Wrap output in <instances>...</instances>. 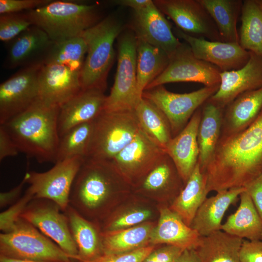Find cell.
I'll return each mask as SVG.
<instances>
[{
	"label": "cell",
	"instance_id": "681fc988",
	"mask_svg": "<svg viewBox=\"0 0 262 262\" xmlns=\"http://www.w3.org/2000/svg\"><path fill=\"white\" fill-rule=\"evenodd\" d=\"M151 0H118L113 3L116 5L132 8L134 11L139 10L149 3Z\"/></svg>",
	"mask_w": 262,
	"mask_h": 262
},
{
	"label": "cell",
	"instance_id": "d590c367",
	"mask_svg": "<svg viewBox=\"0 0 262 262\" xmlns=\"http://www.w3.org/2000/svg\"><path fill=\"white\" fill-rule=\"evenodd\" d=\"M87 53V45L81 36L53 42L44 54L42 64H58L81 73Z\"/></svg>",
	"mask_w": 262,
	"mask_h": 262
},
{
	"label": "cell",
	"instance_id": "8d00e7d4",
	"mask_svg": "<svg viewBox=\"0 0 262 262\" xmlns=\"http://www.w3.org/2000/svg\"><path fill=\"white\" fill-rule=\"evenodd\" d=\"M134 112L141 128L165 150L172 135L169 122L164 114L142 97Z\"/></svg>",
	"mask_w": 262,
	"mask_h": 262
},
{
	"label": "cell",
	"instance_id": "30bf717a",
	"mask_svg": "<svg viewBox=\"0 0 262 262\" xmlns=\"http://www.w3.org/2000/svg\"><path fill=\"white\" fill-rule=\"evenodd\" d=\"M84 160L75 157L57 162L53 167L44 172H26L27 183L29 186L26 192L33 199L54 201L65 212L69 205L73 183Z\"/></svg>",
	"mask_w": 262,
	"mask_h": 262
},
{
	"label": "cell",
	"instance_id": "f5cc1de1",
	"mask_svg": "<svg viewBox=\"0 0 262 262\" xmlns=\"http://www.w3.org/2000/svg\"></svg>",
	"mask_w": 262,
	"mask_h": 262
},
{
	"label": "cell",
	"instance_id": "9a60e30c",
	"mask_svg": "<svg viewBox=\"0 0 262 262\" xmlns=\"http://www.w3.org/2000/svg\"><path fill=\"white\" fill-rule=\"evenodd\" d=\"M153 2L186 33L208 40L221 41L213 20L199 0H155Z\"/></svg>",
	"mask_w": 262,
	"mask_h": 262
},
{
	"label": "cell",
	"instance_id": "f6af8a7d",
	"mask_svg": "<svg viewBox=\"0 0 262 262\" xmlns=\"http://www.w3.org/2000/svg\"><path fill=\"white\" fill-rule=\"evenodd\" d=\"M240 262H262V240L244 239L239 255Z\"/></svg>",
	"mask_w": 262,
	"mask_h": 262
},
{
	"label": "cell",
	"instance_id": "ee69618b",
	"mask_svg": "<svg viewBox=\"0 0 262 262\" xmlns=\"http://www.w3.org/2000/svg\"><path fill=\"white\" fill-rule=\"evenodd\" d=\"M183 250L174 246L165 245L160 247L155 248L143 262H175Z\"/></svg>",
	"mask_w": 262,
	"mask_h": 262
},
{
	"label": "cell",
	"instance_id": "7402d4cb",
	"mask_svg": "<svg viewBox=\"0 0 262 262\" xmlns=\"http://www.w3.org/2000/svg\"><path fill=\"white\" fill-rule=\"evenodd\" d=\"M52 42L43 30L32 25L9 42L5 67L13 69L42 64V58Z\"/></svg>",
	"mask_w": 262,
	"mask_h": 262
},
{
	"label": "cell",
	"instance_id": "3957f363",
	"mask_svg": "<svg viewBox=\"0 0 262 262\" xmlns=\"http://www.w3.org/2000/svg\"><path fill=\"white\" fill-rule=\"evenodd\" d=\"M60 107L39 98L23 113L3 125L19 152L40 163H56L60 136Z\"/></svg>",
	"mask_w": 262,
	"mask_h": 262
},
{
	"label": "cell",
	"instance_id": "6da1fadb",
	"mask_svg": "<svg viewBox=\"0 0 262 262\" xmlns=\"http://www.w3.org/2000/svg\"><path fill=\"white\" fill-rule=\"evenodd\" d=\"M203 174L208 193L246 188L262 175V111L245 130L220 137Z\"/></svg>",
	"mask_w": 262,
	"mask_h": 262
},
{
	"label": "cell",
	"instance_id": "4316f807",
	"mask_svg": "<svg viewBox=\"0 0 262 262\" xmlns=\"http://www.w3.org/2000/svg\"><path fill=\"white\" fill-rule=\"evenodd\" d=\"M64 213L78 248V261L89 262L102 255V231L97 224L84 217L69 204Z\"/></svg>",
	"mask_w": 262,
	"mask_h": 262
},
{
	"label": "cell",
	"instance_id": "7c38bea8",
	"mask_svg": "<svg viewBox=\"0 0 262 262\" xmlns=\"http://www.w3.org/2000/svg\"><path fill=\"white\" fill-rule=\"evenodd\" d=\"M142 129L112 160L126 181L135 187L166 154Z\"/></svg>",
	"mask_w": 262,
	"mask_h": 262
},
{
	"label": "cell",
	"instance_id": "8992f818",
	"mask_svg": "<svg viewBox=\"0 0 262 262\" xmlns=\"http://www.w3.org/2000/svg\"><path fill=\"white\" fill-rule=\"evenodd\" d=\"M134 111L103 110L93 120L85 158L112 161L141 130Z\"/></svg>",
	"mask_w": 262,
	"mask_h": 262
},
{
	"label": "cell",
	"instance_id": "5bb4252c",
	"mask_svg": "<svg viewBox=\"0 0 262 262\" xmlns=\"http://www.w3.org/2000/svg\"><path fill=\"white\" fill-rule=\"evenodd\" d=\"M221 72L216 66L196 58L189 46L182 43L170 58L169 64L164 71L150 82L145 90L176 82H197L204 86L220 85Z\"/></svg>",
	"mask_w": 262,
	"mask_h": 262
},
{
	"label": "cell",
	"instance_id": "d6a6232c",
	"mask_svg": "<svg viewBox=\"0 0 262 262\" xmlns=\"http://www.w3.org/2000/svg\"><path fill=\"white\" fill-rule=\"evenodd\" d=\"M155 225L147 221L127 229L102 231L103 254L126 252L150 245V236Z\"/></svg>",
	"mask_w": 262,
	"mask_h": 262
},
{
	"label": "cell",
	"instance_id": "1f68e13d",
	"mask_svg": "<svg viewBox=\"0 0 262 262\" xmlns=\"http://www.w3.org/2000/svg\"><path fill=\"white\" fill-rule=\"evenodd\" d=\"M213 20L221 42L239 43L237 29L242 0H199Z\"/></svg>",
	"mask_w": 262,
	"mask_h": 262
},
{
	"label": "cell",
	"instance_id": "60d3db41",
	"mask_svg": "<svg viewBox=\"0 0 262 262\" xmlns=\"http://www.w3.org/2000/svg\"><path fill=\"white\" fill-rule=\"evenodd\" d=\"M33 199V196L28 192L16 202L11 205L8 209L0 214V229L2 232H7L12 230L28 204Z\"/></svg>",
	"mask_w": 262,
	"mask_h": 262
},
{
	"label": "cell",
	"instance_id": "f35d334b",
	"mask_svg": "<svg viewBox=\"0 0 262 262\" xmlns=\"http://www.w3.org/2000/svg\"><path fill=\"white\" fill-rule=\"evenodd\" d=\"M152 215L145 208H134L119 214H112L104 221L102 231H113L132 227L147 222Z\"/></svg>",
	"mask_w": 262,
	"mask_h": 262
},
{
	"label": "cell",
	"instance_id": "e0dca14e",
	"mask_svg": "<svg viewBox=\"0 0 262 262\" xmlns=\"http://www.w3.org/2000/svg\"><path fill=\"white\" fill-rule=\"evenodd\" d=\"M134 12L136 37L161 49L170 58L173 56L182 43L174 35L170 23L153 1Z\"/></svg>",
	"mask_w": 262,
	"mask_h": 262
},
{
	"label": "cell",
	"instance_id": "bcb514c9",
	"mask_svg": "<svg viewBox=\"0 0 262 262\" xmlns=\"http://www.w3.org/2000/svg\"><path fill=\"white\" fill-rule=\"evenodd\" d=\"M18 148L3 125H0V161L8 157L16 156Z\"/></svg>",
	"mask_w": 262,
	"mask_h": 262
},
{
	"label": "cell",
	"instance_id": "7dc6e473",
	"mask_svg": "<svg viewBox=\"0 0 262 262\" xmlns=\"http://www.w3.org/2000/svg\"><path fill=\"white\" fill-rule=\"evenodd\" d=\"M246 189L262 221V175L249 184Z\"/></svg>",
	"mask_w": 262,
	"mask_h": 262
},
{
	"label": "cell",
	"instance_id": "2e32d148",
	"mask_svg": "<svg viewBox=\"0 0 262 262\" xmlns=\"http://www.w3.org/2000/svg\"><path fill=\"white\" fill-rule=\"evenodd\" d=\"M175 33L187 43L196 58L216 66L221 72L241 68L249 59L250 51L243 49L239 43L197 38L178 28L175 29Z\"/></svg>",
	"mask_w": 262,
	"mask_h": 262
},
{
	"label": "cell",
	"instance_id": "484cf974",
	"mask_svg": "<svg viewBox=\"0 0 262 262\" xmlns=\"http://www.w3.org/2000/svg\"><path fill=\"white\" fill-rule=\"evenodd\" d=\"M185 184L171 158L166 153L135 187L137 191L162 196L172 202Z\"/></svg>",
	"mask_w": 262,
	"mask_h": 262
},
{
	"label": "cell",
	"instance_id": "cb8c5ba5",
	"mask_svg": "<svg viewBox=\"0 0 262 262\" xmlns=\"http://www.w3.org/2000/svg\"><path fill=\"white\" fill-rule=\"evenodd\" d=\"M262 111V87L244 92L224 108L221 136L239 132L250 126Z\"/></svg>",
	"mask_w": 262,
	"mask_h": 262
},
{
	"label": "cell",
	"instance_id": "603a6c76",
	"mask_svg": "<svg viewBox=\"0 0 262 262\" xmlns=\"http://www.w3.org/2000/svg\"><path fill=\"white\" fill-rule=\"evenodd\" d=\"M200 237L169 206H163L159 209L158 222L152 230L149 244L172 245L183 249H195Z\"/></svg>",
	"mask_w": 262,
	"mask_h": 262
},
{
	"label": "cell",
	"instance_id": "52a82bcc",
	"mask_svg": "<svg viewBox=\"0 0 262 262\" xmlns=\"http://www.w3.org/2000/svg\"><path fill=\"white\" fill-rule=\"evenodd\" d=\"M0 256L20 260L72 262L57 244L21 218L11 230L0 234Z\"/></svg>",
	"mask_w": 262,
	"mask_h": 262
},
{
	"label": "cell",
	"instance_id": "e575fe53",
	"mask_svg": "<svg viewBox=\"0 0 262 262\" xmlns=\"http://www.w3.org/2000/svg\"><path fill=\"white\" fill-rule=\"evenodd\" d=\"M239 44L262 57V0H243Z\"/></svg>",
	"mask_w": 262,
	"mask_h": 262
},
{
	"label": "cell",
	"instance_id": "ba28073f",
	"mask_svg": "<svg viewBox=\"0 0 262 262\" xmlns=\"http://www.w3.org/2000/svg\"><path fill=\"white\" fill-rule=\"evenodd\" d=\"M120 37L115 82L103 109L108 112L134 111L142 98L137 90L136 35L128 32Z\"/></svg>",
	"mask_w": 262,
	"mask_h": 262
},
{
	"label": "cell",
	"instance_id": "836d02e7",
	"mask_svg": "<svg viewBox=\"0 0 262 262\" xmlns=\"http://www.w3.org/2000/svg\"><path fill=\"white\" fill-rule=\"evenodd\" d=\"M169 61L164 50L137 38V82L140 97L147 86L164 71Z\"/></svg>",
	"mask_w": 262,
	"mask_h": 262
},
{
	"label": "cell",
	"instance_id": "f546056e",
	"mask_svg": "<svg viewBox=\"0 0 262 262\" xmlns=\"http://www.w3.org/2000/svg\"><path fill=\"white\" fill-rule=\"evenodd\" d=\"M244 239L222 230L200 237L195 249L200 262H240Z\"/></svg>",
	"mask_w": 262,
	"mask_h": 262
},
{
	"label": "cell",
	"instance_id": "8fae6325",
	"mask_svg": "<svg viewBox=\"0 0 262 262\" xmlns=\"http://www.w3.org/2000/svg\"><path fill=\"white\" fill-rule=\"evenodd\" d=\"M20 217L53 241L72 260L78 261V250L71 233L67 217L55 202L47 199H33Z\"/></svg>",
	"mask_w": 262,
	"mask_h": 262
},
{
	"label": "cell",
	"instance_id": "9c48e42d",
	"mask_svg": "<svg viewBox=\"0 0 262 262\" xmlns=\"http://www.w3.org/2000/svg\"><path fill=\"white\" fill-rule=\"evenodd\" d=\"M220 85L204 86L187 93H175L160 85L144 91L142 97L159 108L167 118L172 138L186 126L195 112L218 90Z\"/></svg>",
	"mask_w": 262,
	"mask_h": 262
},
{
	"label": "cell",
	"instance_id": "816d5d0a",
	"mask_svg": "<svg viewBox=\"0 0 262 262\" xmlns=\"http://www.w3.org/2000/svg\"><path fill=\"white\" fill-rule=\"evenodd\" d=\"M0 262H60L20 260V259L10 258H7L4 256H0Z\"/></svg>",
	"mask_w": 262,
	"mask_h": 262
},
{
	"label": "cell",
	"instance_id": "7bdbcfd3",
	"mask_svg": "<svg viewBox=\"0 0 262 262\" xmlns=\"http://www.w3.org/2000/svg\"><path fill=\"white\" fill-rule=\"evenodd\" d=\"M52 0H0V15L23 12L46 5Z\"/></svg>",
	"mask_w": 262,
	"mask_h": 262
},
{
	"label": "cell",
	"instance_id": "74e56055",
	"mask_svg": "<svg viewBox=\"0 0 262 262\" xmlns=\"http://www.w3.org/2000/svg\"><path fill=\"white\" fill-rule=\"evenodd\" d=\"M93 128V120L76 126L60 137L56 163L75 157L85 159Z\"/></svg>",
	"mask_w": 262,
	"mask_h": 262
},
{
	"label": "cell",
	"instance_id": "7a4b0ae2",
	"mask_svg": "<svg viewBox=\"0 0 262 262\" xmlns=\"http://www.w3.org/2000/svg\"><path fill=\"white\" fill-rule=\"evenodd\" d=\"M130 186L112 161L85 158L73 183L69 204L89 220H105L114 196Z\"/></svg>",
	"mask_w": 262,
	"mask_h": 262
},
{
	"label": "cell",
	"instance_id": "ac0fdd59",
	"mask_svg": "<svg viewBox=\"0 0 262 262\" xmlns=\"http://www.w3.org/2000/svg\"><path fill=\"white\" fill-rule=\"evenodd\" d=\"M220 76L219 87L208 100L225 108L241 94L262 87V57L250 51L243 67L221 72Z\"/></svg>",
	"mask_w": 262,
	"mask_h": 262
},
{
	"label": "cell",
	"instance_id": "4dcf8cb0",
	"mask_svg": "<svg viewBox=\"0 0 262 262\" xmlns=\"http://www.w3.org/2000/svg\"><path fill=\"white\" fill-rule=\"evenodd\" d=\"M208 194L205 180L198 163L183 188L171 202L169 208L189 226Z\"/></svg>",
	"mask_w": 262,
	"mask_h": 262
},
{
	"label": "cell",
	"instance_id": "ab89813d",
	"mask_svg": "<svg viewBox=\"0 0 262 262\" xmlns=\"http://www.w3.org/2000/svg\"><path fill=\"white\" fill-rule=\"evenodd\" d=\"M32 25L25 12L1 14L0 40L9 42Z\"/></svg>",
	"mask_w": 262,
	"mask_h": 262
},
{
	"label": "cell",
	"instance_id": "c3c4849f",
	"mask_svg": "<svg viewBox=\"0 0 262 262\" xmlns=\"http://www.w3.org/2000/svg\"><path fill=\"white\" fill-rule=\"evenodd\" d=\"M27 177L25 173L22 180L17 186L8 191L0 193L1 208L13 205L20 198V196L24 185L27 183Z\"/></svg>",
	"mask_w": 262,
	"mask_h": 262
},
{
	"label": "cell",
	"instance_id": "ffe728a7",
	"mask_svg": "<svg viewBox=\"0 0 262 262\" xmlns=\"http://www.w3.org/2000/svg\"><path fill=\"white\" fill-rule=\"evenodd\" d=\"M106 98L101 90L82 89L62 105L58 118L59 136L76 126L94 120L103 110Z\"/></svg>",
	"mask_w": 262,
	"mask_h": 262
},
{
	"label": "cell",
	"instance_id": "44dd1931",
	"mask_svg": "<svg viewBox=\"0 0 262 262\" xmlns=\"http://www.w3.org/2000/svg\"><path fill=\"white\" fill-rule=\"evenodd\" d=\"M201 116V107L194 113L183 130L173 137L165 151L174 163L184 184L198 160L197 132Z\"/></svg>",
	"mask_w": 262,
	"mask_h": 262
},
{
	"label": "cell",
	"instance_id": "83f0119b",
	"mask_svg": "<svg viewBox=\"0 0 262 262\" xmlns=\"http://www.w3.org/2000/svg\"><path fill=\"white\" fill-rule=\"evenodd\" d=\"M224 108L207 100L201 106V116L197 132L198 163L202 174L216 149L222 128Z\"/></svg>",
	"mask_w": 262,
	"mask_h": 262
},
{
	"label": "cell",
	"instance_id": "f907efd6",
	"mask_svg": "<svg viewBox=\"0 0 262 262\" xmlns=\"http://www.w3.org/2000/svg\"><path fill=\"white\" fill-rule=\"evenodd\" d=\"M175 262H200L195 249H185Z\"/></svg>",
	"mask_w": 262,
	"mask_h": 262
},
{
	"label": "cell",
	"instance_id": "4fadbf2b",
	"mask_svg": "<svg viewBox=\"0 0 262 262\" xmlns=\"http://www.w3.org/2000/svg\"><path fill=\"white\" fill-rule=\"evenodd\" d=\"M42 64L23 67L0 84V125L25 112L39 98L38 74Z\"/></svg>",
	"mask_w": 262,
	"mask_h": 262
},
{
	"label": "cell",
	"instance_id": "d6986e66",
	"mask_svg": "<svg viewBox=\"0 0 262 262\" xmlns=\"http://www.w3.org/2000/svg\"><path fill=\"white\" fill-rule=\"evenodd\" d=\"M39 98L60 107L81 90L80 73L58 64H42L38 74Z\"/></svg>",
	"mask_w": 262,
	"mask_h": 262
},
{
	"label": "cell",
	"instance_id": "f1b7e54d",
	"mask_svg": "<svg viewBox=\"0 0 262 262\" xmlns=\"http://www.w3.org/2000/svg\"><path fill=\"white\" fill-rule=\"evenodd\" d=\"M239 197L238 208L222 224L221 230L242 239L262 240V221L246 189Z\"/></svg>",
	"mask_w": 262,
	"mask_h": 262
},
{
	"label": "cell",
	"instance_id": "b9f144b4",
	"mask_svg": "<svg viewBox=\"0 0 262 262\" xmlns=\"http://www.w3.org/2000/svg\"><path fill=\"white\" fill-rule=\"evenodd\" d=\"M155 248L154 245H148L126 252L103 254L89 262H143L145 258Z\"/></svg>",
	"mask_w": 262,
	"mask_h": 262
},
{
	"label": "cell",
	"instance_id": "5b68a950",
	"mask_svg": "<svg viewBox=\"0 0 262 262\" xmlns=\"http://www.w3.org/2000/svg\"><path fill=\"white\" fill-rule=\"evenodd\" d=\"M122 30L123 26L118 20L108 16L82 34L87 45V53L80 73L82 89L105 91L108 75L115 59L114 43Z\"/></svg>",
	"mask_w": 262,
	"mask_h": 262
},
{
	"label": "cell",
	"instance_id": "277c9868",
	"mask_svg": "<svg viewBox=\"0 0 262 262\" xmlns=\"http://www.w3.org/2000/svg\"><path fill=\"white\" fill-rule=\"evenodd\" d=\"M25 12L32 24L43 30L53 42L81 36L101 20L97 5L76 1L52 0Z\"/></svg>",
	"mask_w": 262,
	"mask_h": 262
},
{
	"label": "cell",
	"instance_id": "d4e9b609",
	"mask_svg": "<svg viewBox=\"0 0 262 262\" xmlns=\"http://www.w3.org/2000/svg\"><path fill=\"white\" fill-rule=\"evenodd\" d=\"M245 190L244 187L234 188L216 192L214 196L207 197L198 209L190 227L201 236L221 230L226 211Z\"/></svg>",
	"mask_w": 262,
	"mask_h": 262
}]
</instances>
